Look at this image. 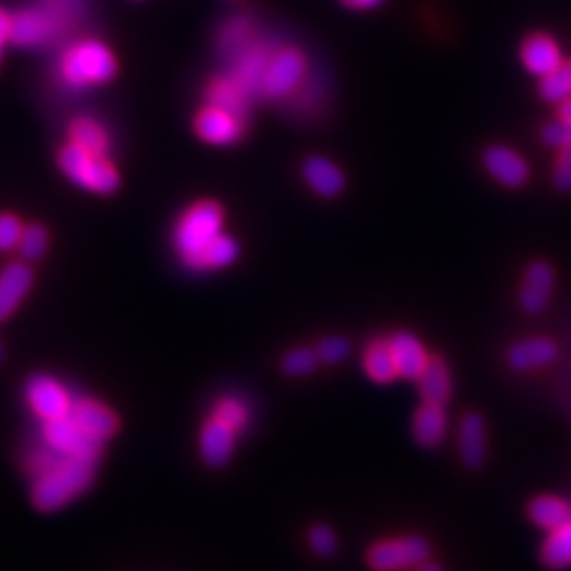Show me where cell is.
<instances>
[{"label":"cell","instance_id":"cell-42","mask_svg":"<svg viewBox=\"0 0 571 571\" xmlns=\"http://www.w3.org/2000/svg\"><path fill=\"white\" fill-rule=\"evenodd\" d=\"M559 119L565 121L567 125H571V100L563 102L561 108H559Z\"/></svg>","mask_w":571,"mask_h":571},{"label":"cell","instance_id":"cell-29","mask_svg":"<svg viewBox=\"0 0 571 571\" xmlns=\"http://www.w3.org/2000/svg\"><path fill=\"white\" fill-rule=\"evenodd\" d=\"M529 517L538 527L552 531L571 519V508L559 497L542 495L529 504Z\"/></svg>","mask_w":571,"mask_h":571},{"label":"cell","instance_id":"cell-18","mask_svg":"<svg viewBox=\"0 0 571 571\" xmlns=\"http://www.w3.org/2000/svg\"><path fill=\"white\" fill-rule=\"evenodd\" d=\"M303 178L313 193L320 197H337L345 189V174L335 161L326 157H309L303 163Z\"/></svg>","mask_w":571,"mask_h":571},{"label":"cell","instance_id":"cell-5","mask_svg":"<svg viewBox=\"0 0 571 571\" xmlns=\"http://www.w3.org/2000/svg\"><path fill=\"white\" fill-rule=\"evenodd\" d=\"M307 81L305 53L297 47L273 49L265 75L259 87V96L267 100L292 98Z\"/></svg>","mask_w":571,"mask_h":571},{"label":"cell","instance_id":"cell-19","mask_svg":"<svg viewBox=\"0 0 571 571\" xmlns=\"http://www.w3.org/2000/svg\"><path fill=\"white\" fill-rule=\"evenodd\" d=\"M449 419L445 413V404L423 402L413 419V436L421 447H438L447 438Z\"/></svg>","mask_w":571,"mask_h":571},{"label":"cell","instance_id":"cell-6","mask_svg":"<svg viewBox=\"0 0 571 571\" xmlns=\"http://www.w3.org/2000/svg\"><path fill=\"white\" fill-rule=\"evenodd\" d=\"M43 436L49 449L66 457H81L89 459V462H98L102 451V442L83 432L79 423L72 419V415L45 421Z\"/></svg>","mask_w":571,"mask_h":571},{"label":"cell","instance_id":"cell-10","mask_svg":"<svg viewBox=\"0 0 571 571\" xmlns=\"http://www.w3.org/2000/svg\"><path fill=\"white\" fill-rule=\"evenodd\" d=\"M483 165L493 180L508 189H521L531 176L527 159L504 144L489 146L483 155Z\"/></svg>","mask_w":571,"mask_h":571},{"label":"cell","instance_id":"cell-28","mask_svg":"<svg viewBox=\"0 0 571 571\" xmlns=\"http://www.w3.org/2000/svg\"><path fill=\"white\" fill-rule=\"evenodd\" d=\"M256 41L254 34V24L250 17L246 15H235L231 20L220 28L218 32V49L225 55H235L242 53L246 47H250Z\"/></svg>","mask_w":571,"mask_h":571},{"label":"cell","instance_id":"cell-8","mask_svg":"<svg viewBox=\"0 0 571 571\" xmlns=\"http://www.w3.org/2000/svg\"><path fill=\"white\" fill-rule=\"evenodd\" d=\"M246 132V119L239 117L227 108L206 104L195 117V134L216 146H229L242 140Z\"/></svg>","mask_w":571,"mask_h":571},{"label":"cell","instance_id":"cell-31","mask_svg":"<svg viewBox=\"0 0 571 571\" xmlns=\"http://www.w3.org/2000/svg\"><path fill=\"white\" fill-rule=\"evenodd\" d=\"M540 96L550 104H563L571 100V64H561L540 83Z\"/></svg>","mask_w":571,"mask_h":571},{"label":"cell","instance_id":"cell-37","mask_svg":"<svg viewBox=\"0 0 571 571\" xmlns=\"http://www.w3.org/2000/svg\"><path fill=\"white\" fill-rule=\"evenodd\" d=\"M542 140L546 146H550V149H565L567 144H571V125H567L565 121H552V123H546L542 127Z\"/></svg>","mask_w":571,"mask_h":571},{"label":"cell","instance_id":"cell-32","mask_svg":"<svg viewBox=\"0 0 571 571\" xmlns=\"http://www.w3.org/2000/svg\"><path fill=\"white\" fill-rule=\"evenodd\" d=\"M214 417L227 423L233 432H242L248 426L250 413H248L244 400H239L235 396H227L223 400H218L216 409H214Z\"/></svg>","mask_w":571,"mask_h":571},{"label":"cell","instance_id":"cell-7","mask_svg":"<svg viewBox=\"0 0 571 571\" xmlns=\"http://www.w3.org/2000/svg\"><path fill=\"white\" fill-rule=\"evenodd\" d=\"M430 559V544L411 536L379 542L368 550V565L375 571H400L409 567H419Z\"/></svg>","mask_w":571,"mask_h":571},{"label":"cell","instance_id":"cell-13","mask_svg":"<svg viewBox=\"0 0 571 571\" xmlns=\"http://www.w3.org/2000/svg\"><path fill=\"white\" fill-rule=\"evenodd\" d=\"M552 288H555V271L544 261L531 263L525 271L519 301L527 313H540L546 309Z\"/></svg>","mask_w":571,"mask_h":571},{"label":"cell","instance_id":"cell-43","mask_svg":"<svg viewBox=\"0 0 571 571\" xmlns=\"http://www.w3.org/2000/svg\"><path fill=\"white\" fill-rule=\"evenodd\" d=\"M417 571H442V569L438 565H432V563H423V565H419Z\"/></svg>","mask_w":571,"mask_h":571},{"label":"cell","instance_id":"cell-36","mask_svg":"<svg viewBox=\"0 0 571 571\" xmlns=\"http://www.w3.org/2000/svg\"><path fill=\"white\" fill-rule=\"evenodd\" d=\"M349 356V343L343 337H326L318 345V358L324 364H341Z\"/></svg>","mask_w":571,"mask_h":571},{"label":"cell","instance_id":"cell-9","mask_svg":"<svg viewBox=\"0 0 571 571\" xmlns=\"http://www.w3.org/2000/svg\"><path fill=\"white\" fill-rule=\"evenodd\" d=\"M26 398L30 409L43 421H53L70 415L75 400L64 385L51 375H36L26 385Z\"/></svg>","mask_w":571,"mask_h":571},{"label":"cell","instance_id":"cell-26","mask_svg":"<svg viewBox=\"0 0 571 571\" xmlns=\"http://www.w3.org/2000/svg\"><path fill=\"white\" fill-rule=\"evenodd\" d=\"M239 254V246L233 237L220 233L214 242H210L204 250H201L193 261L187 263L189 269L193 271H214V269H225L231 263H235Z\"/></svg>","mask_w":571,"mask_h":571},{"label":"cell","instance_id":"cell-45","mask_svg":"<svg viewBox=\"0 0 571 571\" xmlns=\"http://www.w3.org/2000/svg\"><path fill=\"white\" fill-rule=\"evenodd\" d=\"M3 47H5V45H3V43H0V55H3Z\"/></svg>","mask_w":571,"mask_h":571},{"label":"cell","instance_id":"cell-23","mask_svg":"<svg viewBox=\"0 0 571 571\" xmlns=\"http://www.w3.org/2000/svg\"><path fill=\"white\" fill-rule=\"evenodd\" d=\"M417 381L423 402H434V404L449 402L453 394V381L449 366L442 358H430L428 366L423 368V373Z\"/></svg>","mask_w":571,"mask_h":571},{"label":"cell","instance_id":"cell-17","mask_svg":"<svg viewBox=\"0 0 571 571\" xmlns=\"http://www.w3.org/2000/svg\"><path fill=\"white\" fill-rule=\"evenodd\" d=\"M521 60L525 68L536 77H546L548 72L563 64V55L557 41L548 34H531L521 47Z\"/></svg>","mask_w":571,"mask_h":571},{"label":"cell","instance_id":"cell-15","mask_svg":"<svg viewBox=\"0 0 571 571\" xmlns=\"http://www.w3.org/2000/svg\"><path fill=\"white\" fill-rule=\"evenodd\" d=\"M388 343L392 349L398 377L417 381L423 373V368H426L430 362V356L423 343L413 333H394L388 339Z\"/></svg>","mask_w":571,"mask_h":571},{"label":"cell","instance_id":"cell-27","mask_svg":"<svg viewBox=\"0 0 571 571\" xmlns=\"http://www.w3.org/2000/svg\"><path fill=\"white\" fill-rule=\"evenodd\" d=\"M68 136L72 144L81 146V149L89 153L108 155L110 151V136L106 132V127L91 117H79L72 121Z\"/></svg>","mask_w":571,"mask_h":571},{"label":"cell","instance_id":"cell-33","mask_svg":"<svg viewBox=\"0 0 571 571\" xmlns=\"http://www.w3.org/2000/svg\"><path fill=\"white\" fill-rule=\"evenodd\" d=\"M47 244H49V233L43 225H28L24 227V233H22V239H20V246H17V250H20V254L24 256V259L28 261H39L41 256L45 254L47 250Z\"/></svg>","mask_w":571,"mask_h":571},{"label":"cell","instance_id":"cell-2","mask_svg":"<svg viewBox=\"0 0 571 571\" xmlns=\"http://www.w3.org/2000/svg\"><path fill=\"white\" fill-rule=\"evenodd\" d=\"M117 75V60L104 43L85 39L70 45L60 60V77L70 89L104 85Z\"/></svg>","mask_w":571,"mask_h":571},{"label":"cell","instance_id":"cell-34","mask_svg":"<svg viewBox=\"0 0 571 571\" xmlns=\"http://www.w3.org/2000/svg\"><path fill=\"white\" fill-rule=\"evenodd\" d=\"M318 362H320L318 352H313V349L309 347H297V349H290V352L284 356L282 368L292 377H305L316 371Z\"/></svg>","mask_w":571,"mask_h":571},{"label":"cell","instance_id":"cell-38","mask_svg":"<svg viewBox=\"0 0 571 571\" xmlns=\"http://www.w3.org/2000/svg\"><path fill=\"white\" fill-rule=\"evenodd\" d=\"M552 182L559 191H571V144L559 151L552 165Z\"/></svg>","mask_w":571,"mask_h":571},{"label":"cell","instance_id":"cell-41","mask_svg":"<svg viewBox=\"0 0 571 571\" xmlns=\"http://www.w3.org/2000/svg\"><path fill=\"white\" fill-rule=\"evenodd\" d=\"M9 34H11V15L0 9V43H7L9 41Z\"/></svg>","mask_w":571,"mask_h":571},{"label":"cell","instance_id":"cell-24","mask_svg":"<svg viewBox=\"0 0 571 571\" xmlns=\"http://www.w3.org/2000/svg\"><path fill=\"white\" fill-rule=\"evenodd\" d=\"M252 96L231 75L216 77L208 87V102L248 119V106Z\"/></svg>","mask_w":571,"mask_h":571},{"label":"cell","instance_id":"cell-35","mask_svg":"<svg viewBox=\"0 0 571 571\" xmlns=\"http://www.w3.org/2000/svg\"><path fill=\"white\" fill-rule=\"evenodd\" d=\"M24 233L22 220L13 214H0V252H9L20 246Z\"/></svg>","mask_w":571,"mask_h":571},{"label":"cell","instance_id":"cell-30","mask_svg":"<svg viewBox=\"0 0 571 571\" xmlns=\"http://www.w3.org/2000/svg\"><path fill=\"white\" fill-rule=\"evenodd\" d=\"M542 561L552 569H563L571 565V519L550 531V536L542 546Z\"/></svg>","mask_w":571,"mask_h":571},{"label":"cell","instance_id":"cell-39","mask_svg":"<svg viewBox=\"0 0 571 571\" xmlns=\"http://www.w3.org/2000/svg\"><path fill=\"white\" fill-rule=\"evenodd\" d=\"M309 544H311L313 552H316V555H322V557H330L337 550L335 533L330 531L328 527H324V525H318V527L311 529Z\"/></svg>","mask_w":571,"mask_h":571},{"label":"cell","instance_id":"cell-44","mask_svg":"<svg viewBox=\"0 0 571 571\" xmlns=\"http://www.w3.org/2000/svg\"><path fill=\"white\" fill-rule=\"evenodd\" d=\"M0 360H3V345H0Z\"/></svg>","mask_w":571,"mask_h":571},{"label":"cell","instance_id":"cell-1","mask_svg":"<svg viewBox=\"0 0 571 571\" xmlns=\"http://www.w3.org/2000/svg\"><path fill=\"white\" fill-rule=\"evenodd\" d=\"M30 468L36 472V483L32 487L34 506L43 512H53L89 489L94 483L96 462L66 457L47 447L32 455Z\"/></svg>","mask_w":571,"mask_h":571},{"label":"cell","instance_id":"cell-14","mask_svg":"<svg viewBox=\"0 0 571 571\" xmlns=\"http://www.w3.org/2000/svg\"><path fill=\"white\" fill-rule=\"evenodd\" d=\"M70 415L79 423L83 432H87L91 438H96L100 442L113 436L119 428V419L115 411H110L106 404L91 398L77 400Z\"/></svg>","mask_w":571,"mask_h":571},{"label":"cell","instance_id":"cell-21","mask_svg":"<svg viewBox=\"0 0 571 571\" xmlns=\"http://www.w3.org/2000/svg\"><path fill=\"white\" fill-rule=\"evenodd\" d=\"M557 358V345L546 337H533L514 343L508 352V364L514 371H538Z\"/></svg>","mask_w":571,"mask_h":571},{"label":"cell","instance_id":"cell-3","mask_svg":"<svg viewBox=\"0 0 571 571\" xmlns=\"http://www.w3.org/2000/svg\"><path fill=\"white\" fill-rule=\"evenodd\" d=\"M225 212L216 201L204 199L193 204L178 220L174 231V246L184 265L193 261L210 242L223 233Z\"/></svg>","mask_w":571,"mask_h":571},{"label":"cell","instance_id":"cell-25","mask_svg":"<svg viewBox=\"0 0 571 571\" xmlns=\"http://www.w3.org/2000/svg\"><path fill=\"white\" fill-rule=\"evenodd\" d=\"M362 368L375 383H392L398 377L388 339H375L366 345L362 354Z\"/></svg>","mask_w":571,"mask_h":571},{"label":"cell","instance_id":"cell-16","mask_svg":"<svg viewBox=\"0 0 571 571\" xmlns=\"http://www.w3.org/2000/svg\"><path fill=\"white\" fill-rule=\"evenodd\" d=\"M32 271L24 263H11L0 271V322L13 316L32 288Z\"/></svg>","mask_w":571,"mask_h":571},{"label":"cell","instance_id":"cell-22","mask_svg":"<svg viewBox=\"0 0 571 571\" xmlns=\"http://www.w3.org/2000/svg\"><path fill=\"white\" fill-rule=\"evenodd\" d=\"M459 453L468 468L483 466L487 457V428L481 415L468 413L459 421Z\"/></svg>","mask_w":571,"mask_h":571},{"label":"cell","instance_id":"cell-4","mask_svg":"<svg viewBox=\"0 0 571 571\" xmlns=\"http://www.w3.org/2000/svg\"><path fill=\"white\" fill-rule=\"evenodd\" d=\"M60 170L77 184V187L98 193L110 195L119 189V172L106 155L89 153L77 144H64L58 155Z\"/></svg>","mask_w":571,"mask_h":571},{"label":"cell","instance_id":"cell-20","mask_svg":"<svg viewBox=\"0 0 571 571\" xmlns=\"http://www.w3.org/2000/svg\"><path fill=\"white\" fill-rule=\"evenodd\" d=\"M235 434L237 432H233L227 423L212 417L204 426V430H201V440H199L201 457L214 468L225 466L229 462V457L233 455Z\"/></svg>","mask_w":571,"mask_h":571},{"label":"cell","instance_id":"cell-40","mask_svg":"<svg viewBox=\"0 0 571 571\" xmlns=\"http://www.w3.org/2000/svg\"><path fill=\"white\" fill-rule=\"evenodd\" d=\"M383 3V0H343V5L349 9H356V11H368V9H375Z\"/></svg>","mask_w":571,"mask_h":571},{"label":"cell","instance_id":"cell-11","mask_svg":"<svg viewBox=\"0 0 571 571\" xmlns=\"http://www.w3.org/2000/svg\"><path fill=\"white\" fill-rule=\"evenodd\" d=\"M58 30V17L43 9H22L11 17L9 41L17 47H39Z\"/></svg>","mask_w":571,"mask_h":571},{"label":"cell","instance_id":"cell-12","mask_svg":"<svg viewBox=\"0 0 571 571\" xmlns=\"http://www.w3.org/2000/svg\"><path fill=\"white\" fill-rule=\"evenodd\" d=\"M271 53H273V47L269 43L254 41L242 53L235 55L231 77L242 85L252 98L259 96V87H261Z\"/></svg>","mask_w":571,"mask_h":571}]
</instances>
